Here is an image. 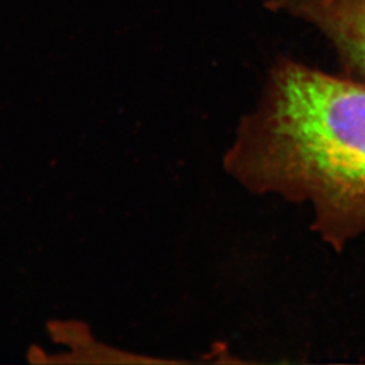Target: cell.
Returning a JSON list of instances; mask_svg holds the SVG:
<instances>
[{"label": "cell", "mask_w": 365, "mask_h": 365, "mask_svg": "<svg viewBox=\"0 0 365 365\" xmlns=\"http://www.w3.org/2000/svg\"><path fill=\"white\" fill-rule=\"evenodd\" d=\"M229 167L256 192L310 205L314 230L345 248L365 235V83L279 64Z\"/></svg>", "instance_id": "cell-1"}, {"label": "cell", "mask_w": 365, "mask_h": 365, "mask_svg": "<svg viewBox=\"0 0 365 365\" xmlns=\"http://www.w3.org/2000/svg\"><path fill=\"white\" fill-rule=\"evenodd\" d=\"M276 9L321 30L365 81V0H277Z\"/></svg>", "instance_id": "cell-2"}]
</instances>
